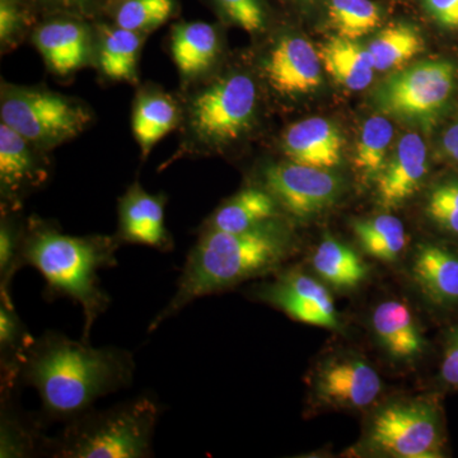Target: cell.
Here are the masks:
<instances>
[{
  "label": "cell",
  "instance_id": "1",
  "mask_svg": "<svg viewBox=\"0 0 458 458\" xmlns=\"http://www.w3.org/2000/svg\"><path fill=\"white\" fill-rule=\"evenodd\" d=\"M134 370L129 352L92 348L84 340L47 331L27 348L20 379L36 388L45 417L69 421L101 397L131 386Z\"/></svg>",
  "mask_w": 458,
  "mask_h": 458
},
{
  "label": "cell",
  "instance_id": "2",
  "mask_svg": "<svg viewBox=\"0 0 458 458\" xmlns=\"http://www.w3.org/2000/svg\"><path fill=\"white\" fill-rule=\"evenodd\" d=\"M291 250L285 234L269 223L236 233L205 229L186 258L174 297L148 330L152 333L199 298L278 269Z\"/></svg>",
  "mask_w": 458,
  "mask_h": 458
},
{
  "label": "cell",
  "instance_id": "3",
  "mask_svg": "<svg viewBox=\"0 0 458 458\" xmlns=\"http://www.w3.org/2000/svg\"><path fill=\"white\" fill-rule=\"evenodd\" d=\"M117 241L104 237H74L47 225H35L21 241L20 269L35 267L45 280V298H69L82 307L83 340L110 306L99 286L98 273L117 265Z\"/></svg>",
  "mask_w": 458,
  "mask_h": 458
},
{
  "label": "cell",
  "instance_id": "4",
  "mask_svg": "<svg viewBox=\"0 0 458 458\" xmlns=\"http://www.w3.org/2000/svg\"><path fill=\"white\" fill-rule=\"evenodd\" d=\"M159 406L148 396L113 408L87 410L56 438L45 439L44 454L59 458H144L152 456Z\"/></svg>",
  "mask_w": 458,
  "mask_h": 458
},
{
  "label": "cell",
  "instance_id": "5",
  "mask_svg": "<svg viewBox=\"0 0 458 458\" xmlns=\"http://www.w3.org/2000/svg\"><path fill=\"white\" fill-rule=\"evenodd\" d=\"M364 448L386 457L443 456L441 410L434 400L391 401L376 410L367 428Z\"/></svg>",
  "mask_w": 458,
  "mask_h": 458
},
{
  "label": "cell",
  "instance_id": "6",
  "mask_svg": "<svg viewBox=\"0 0 458 458\" xmlns=\"http://www.w3.org/2000/svg\"><path fill=\"white\" fill-rule=\"evenodd\" d=\"M456 86V68L445 60H426L396 72L379 84L373 101L382 113L401 120L433 123Z\"/></svg>",
  "mask_w": 458,
  "mask_h": 458
},
{
  "label": "cell",
  "instance_id": "7",
  "mask_svg": "<svg viewBox=\"0 0 458 458\" xmlns=\"http://www.w3.org/2000/svg\"><path fill=\"white\" fill-rule=\"evenodd\" d=\"M89 114L73 102L41 90H23L2 104V120L26 140L53 143L74 137L89 123Z\"/></svg>",
  "mask_w": 458,
  "mask_h": 458
},
{
  "label": "cell",
  "instance_id": "8",
  "mask_svg": "<svg viewBox=\"0 0 458 458\" xmlns=\"http://www.w3.org/2000/svg\"><path fill=\"white\" fill-rule=\"evenodd\" d=\"M256 87L243 74L223 78L192 104V125L201 140L225 143L237 140L254 117Z\"/></svg>",
  "mask_w": 458,
  "mask_h": 458
},
{
  "label": "cell",
  "instance_id": "9",
  "mask_svg": "<svg viewBox=\"0 0 458 458\" xmlns=\"http://www.w3.org/2000/svg\"><path fill=\"white\" fill-rule=\"evenodd\" d=\"M382 393V379L360 355H331L321 361L312 378V396L322 408L363 410Z\"/></svg>",
  "mask_w": 458,
  "mask_h": 458
},
{
  "label": "cell",
  "instance_id": "10",
  "mask_svg": "<svg viewBox=\"0 0 458 458\" xmlns=\"http://www.w3.org/2000/svg\"><path fill=\"white\" fill-rule=\"evenodd\" d=\"M264 181L276 203L301 221L333 207L342 191V182L335 174L295 162L270 165L265 171Z\"/></svg>",
  "mask_w": 458,
  "mask_h": 458
},
{
  "label": "cell",
  "instance_id": "11",
  "mask_svg": "<svg viewBox=\"0 0 458 458\" xmlns=\"http://www.w3.org/2000/svg\"><path fill=\"white\" fill-rule=\"evenodd\" d=\"M256 298L271 304L289 318L303 324L344 333V324L333 295L324 282L302 271H286L274 282L258 286Z\"/></svg>",
  "mask_w": 458,
  "mask_h": 458
},
{
  "label": "cell",
  "instance_id": "12",
  "mask_svg": "<svg viewBox=\"0 0 458 458\" xmlns=\"http://www.w3.org/2000/svg\"><path fill=\"white\" fill-rule=\"evenodd\" d=\"M428 174V150L414 132L403 135L377 179V198L385 209L399 208L420 188Z\"/></svg>",
  "mask_w": 458,
  "mask_h": 458
},
{
  "label": "cell",
  "instance_id": "13",
  "mask_svg": "<svg viewBox=\"0 0 458 458\" xmlns=\"http://www.w3.org/2000/svg\"><path fill=\"white\" fill-rule=\"evenodd\" d=\"M321 64L318 51L309 41L286 36L271 51L265 74L279 93L302 95L321 84Z\"/></svg>",
  "mask_w": 458,
  "mask_h": 458
},
{
  "label": "cell",
  "instance_id": "14",
  "mask_svg": "<svg viewBox=\"0 0 458 458\" xmlns=\"http://www.w3.org/2000/svg\"><path fill=\"white\" fill-rule=\"evenodd\" d=\"M410 276L420 294L433 306H458V252L438 243H421L412 256Z\"/></svg>",
  "mask_w": 458,
  "mask_h": 458
},
{
  "label": "cell",
  "instance_id": "15",
  "mask_svg": "<svg viewBox=\"0 0 458 458\" xmlns=\"http://www.w3.org/2000/svg\"><path fill=\"white\" fill-rule=\"evenodd\" d=\"M370 325L377 343L393 360L414 361L427 352L426 337L405 303L394 300L379 303Z\"/></svg>",
  "mask_w": 458,
  "mask_h": 458
},
{
  "label": "cell",
  "instance_id": "16",
  "mask_svg": "<svg viewBox=\"0 0 458 458\" xmlns=\"http://www.w3.org/2000/svg\"><path fill=\"white\" fill-rule=\"evenodd\" d=\"M119 241L170 251L172 240L165 225V203L140 185L129 190L120 204Z\"/></svg>",
  "mask_w": 458,
  "mask_h": 458
},
{
  "label": "cell",
  "instance_id": "17",
  "mask_svg": "<svg viewBox=\"0 0 458 458\" xmlns=\"http://www.w3.org/2000/svg\"><path fill=\"white\" fill-rule=\"evenodd\" d=\"M283 147L292 162L324 170L336 167L342 159L340 132L322 117L301 120L289 126Z\"/></svg>",
  "mask_w": 458,
  "mask_h": 458
},
{
  "label": "cell",
  "instance_id": "18",
  "mask_svg": "<svg viewBox=\"0 0 458 458\" xmlns=\"http://www.w3.org/2000/svg\"><path fill=\"white\" fill-rule=\"evenodd\" d=\"M318 278L340 292H352L369 278V267L355 250L334 237L319 242L312 258Z\"/></svg>",
  "mask_w": 458,
  "mask_h": 458
},
{
  "label": "cell",
  "instance_id": "19",
  "mask_svg": "<svg viewBox=\"0 0 458 458\" xmlns=\"http://www.w3.org/2000/svg\"><path fill=\"white\" fill-rule=\"evenodd\" d=\"M36 45L50 68L60 75L82 66L89 53L86 30L73 22L42 26L36 33Z\"/></svg>",
  "mask_w": 458,
  "mask_h": 458
},
{
  "label": "cell",
  "instance_id": "20",
  "mask_svg": "<svg viewBox=\"0 0 458 458\" xmlns=\"http://www.w3.org/2000/svg\"><path fill=\"white\" fill-rule=\"evenodd\" d=\"M325 71L336 83L351 90L366 89L375 77L369 50L354 40L334 36L318 51Z\"/></svg>",
  "mask_w": 458,
  "mask_h": 458
},
{
  "label": "cell",
  "instance_id": "21",
  "mask_svg": "<svg viewBox=\"0 0 458 458\" xmlns=\"http://www.w3.org/2000/svg\"><path fill=\"white\" fill-rule=\"evenodd\" d=\"M276 199L267 190L249 188L222 205L207 229L222 232H246L269 223L276 214Z\"/></svg>",
  "mask_w": 458,
  "mask_h": 458
},
{
  "label": "cell",
  "instance_id": "22",
  "mask_svg": "<svg viewBox=\"0 0 458 458\" xmlns=\"http://www.w3.org/2000/svg\"><path fill=\"white\" fill-rule=\"evenodd\" d=\"M218 35L204 22L176 27L172 36V55L181 73L192 77L207 71L218 53Z\"/></svg>",
  "mask_w": 458,
  "mask_h": 458
},
{
  "label": "cell",
  "instance_id": "23",
  "mask_svg": "<svg viewBox=\"0 0 458 458\" xmlns=\"http://www.w3.org/2000/svg\"><path fill=\"white\" fill-rule=\"evenodd\" d=\"M352 231L363 251L382 262L396 261L408 243L403 222L390 214L355 221Z\"/></svg>",
  "mask_w": 458,
  "mask_h": 458
},
{
  "label": "cell",
  "instance_id": "24",
  "mask_svg": "<svg viewBox=\"0 0 458 458\" xmlns=\"http://www.w3.org/2000/svg\"><path fill=\"white\" fill-rule=\"evenodd\" d=\"M424 49V40L417 29L393 25L378 33L367 47L376 71H391L405 64Z\"/></svg>",
  "mask_w": 458,
  "mask_h": 458
},
{
  "label": "cell",
  "instance_id": "25",
  "mask_svg": "<svg viewBox=\"0 0 458 458\" xmlns=\"http://www.w3.org/2000/svg\"><path fill=\"white\" fill-rule=\"evenodd\" d=\"M25 138L2 123L0 125V179L3 189L16 192L35 180V164Z\"/></svg>",
  "mask_w": 458,
  "mask_h": 458
},
{
  "label": "cell",
  "instance_id": "26",
  "mask_svg": "<svg viewBox=\"0 0 458 458\" xmlns=\"http://www.w3.org/2000/svg\"><path fill=\"white\" fill-rule=\"evenodd\" d=\"M177 122L174 102L165 96H146L140 98L132 117V129L144 155L170 132Z\"/></svg>",
  "mask_w": 458,
  "mask_h": 458
},
{
  "label": "cell",
  "instance_id": "27",
  "mask_svg": "<svg viewBox=\"0 0 458 458\" xmlns=\"http://www.w3.org/2000/svg\"><path fill=\"white\" fill-rule=\"evenodd\" d=\"M394 138L393 123L386 117H369L361 128L354 164L363 177L378 179L387 164L388 149Z\"/></svg>",
  "mask_w": 458,
  "mask_h": 458
},
{
  "label": "cell",
  "instance_id": "28",
  "mask_svg": "<svg viewBox=\"0 0 458 458\" xmlns=\"http://www.w3.org/2000/svg\"><path fill=\"white\" fill-rule=\"evenodd\" d=\"M140 38L138 32L129 30H106L102 38L99 65L107 77L113 80H131L135 75Z\"/></svg>",
  "mask_w": 458,
  "mask_h": 458
},
{
  "label": "cell",
  "instance_id": "29",
  "mask_svg": "<svg viewBox=\"0 0 458 458\" xmlns=\"http://www.w3.org/2000/svg\"><path fill=\"white\" fill-rule=\"evenodd\" d=\"M328 18L337 36L357 40L381 22V11L372 0H328Z\"/></svg>",
  "mask_w": 458,
  "mask_h": 458
},
{
  "label": "cell",
  "instance_id": "30",
  "mask_svg": "<svg viewBox=\"0 0 458 458\" xmlns=\"http://www.w3.org/2000/svg\"><path fill=\"white\" fill-rule=\"evenodd\" d=\"M0 426V457H29L44 452L45 439L25 420L17 417L3 401Z\"/></svg>",
  "mask_w": 458,
  "mask_h": 458
},
{
  "label": "cell",
  "instance_id": "31",
  "mask_svg": "<svg viewBox=\"0 0 458 458\" xmlns=\"http://www.w3.org/2000/svg\"><path fill=\"white\" fill-rule=\"evenodd\" d=\"M174 0H125L117 12V26L140 32L162 25L170 18Z\"/></svg>",
  "mask_w": 458,
  "mask_h": 458
},
{
  "label": "cell",
  "instance_id": "32",
  "mask_svg": "<svg viewBox=\"0 0 458 458\" xmlns=\"http://www.w3.org/2000/svg\"><path fill=\"white\" fill-rule=\"evenodd\" d=\"M426 213L433 225L458 237V180L445 181L430 190Z\"/></svg>",
  "mask_w": 458,
  "mask_h": 458
},
{
  "label": "cell",
  "instance_id": "33",
  "mask_svg": "<svg viewBox=\"0 0 458 458\" xmlns=\"http://www.w3.org/2000/svg\"><path fill=\"white\" fill-rule=\"evenodd\" d=\"M223 11L247 32H256L264 26V12L259 0H218Z\"/></svg>",
  "mask_w": 458,
  "mask_h": 458
},
{
  "label": "cell",
  "instance_id": "34",
  "mask_svg": "<svg viewBox=\"0 0 458 458\" xmlns=\"http://www.w3.org/2000/svg\"><path fill=\"white\" fill-rule=\"evenodd\" d=\"M441 384L452 390H458V325L452 328L445 343L439 369Z\"/></svg>",
  "mask_w": 458,
  "mask_h": 458
},
{
  "label": "cell",
  "instance_id": "35",
  "mask_svg": "<svg viewBox=\"0 0 458 458\" xmlns=\"http://www.w3.org/2000/svg\"><path fill=\"white\" fill-rule=\"evenodd\" d=\"M428 13L447 29H458V0H424Z\"/></svg>",
  "mask_w": 458,
  "mask_h": 458
},
{
  "label": "cell",
  "instance_id": "36",
  "mask_svg": "<svg viewBox=\"0 0 458 458\" xmlns=\"http://www.w3.org/2000/svg\"><path fill=\"white\" fill-rule=\"evenodd\" d=\"M18 25V14L16 8L8 2V0H2L0 4V36L2 40H8L14 31H16Z\"/></svg>",
  "mask_w": 458,
  "mask_h": 458
},
{
  "label": "cell",
  "instance_id": "37",
  "mask_svg": "<svg viewBox=\"0 0 458 458\" xmlns=\"http://www.w3.org/2000/svg\"><path fill=\"white\" fill-rule=\"evenodd\" d=\"M441 147L445 156L458 165V120L443 132Z\"/></svg>",
  "mask_w": 458,
  "mask_h": 458
}]
</instances>
